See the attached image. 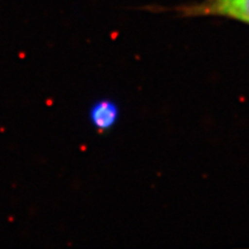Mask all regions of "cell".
Here are the masks:
<instances>
[{"label": "cell", "instance_id": "obj_1", "mask_svg": "<svg viewBox=\"0 0 249 249\" xmlns=\"http://www.w3.org/2000/svg\"><path fill=\"white\" fill-rule=\"evenodd\" d=\"M171 11L181 18H223L249 26V0H198Z\"/></svg>", "mask_w": 249, "mask_h": 249}, {"label": "cell", "instance_id": "obj_2", "mask_svg": "<svg viewBox=\"0 0 249 249\" xmlns=\"http://www.w3.org/2000/svg\"><path fill=\"white\" fill-rule=\"evenodd\" d=\"M90 121L98 132L104 133L113 128L119 119V107L111 99H102L96 102L90 108Z\"/></svg>", "mask_w": 249, "mask_h": 249}]
</instances>
